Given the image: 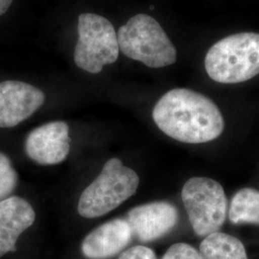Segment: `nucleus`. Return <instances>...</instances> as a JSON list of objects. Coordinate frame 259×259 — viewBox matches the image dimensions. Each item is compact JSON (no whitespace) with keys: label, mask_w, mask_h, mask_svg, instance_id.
<instances>
[{"label":"nucleus","mask_w":259,"mask_h":259,"mask_svg":"<svg viewBox=\"0 0 259 259\" xmlns=\"http://www.w3.org/2000/svg\"><path fill=\"white\" fill-rule=\"evenodd\" d=\"M153 119L168 137L189 144L212 141L225 128L217 105L204 94L188 89L165 93L153 110Z\"/></svg>","instance_id":"f257e3e1"},{"label":"nucleus","mask_w":259,"mask_h":259,"mask_svg":"<svg viewBox=\"0 0 259 259\" xmlns=\"http://www.w3.org/2000/svg\"><path fill=\"white\" fill-rule=\"evenodd\" d=\"M36 219V213L26 200L13 196L0 202V257L17 250L22 232Z\"/></svg>","instance_id":"9b49d317"},{"label":"nucleus","mask_w":259,"mask_h":259,"mask_svg":"<svg viewBox=\"0 0 259 259\" xmlns=\"http://www.w3.org/2000/svg\"><path fill=\"white\" fill-rule=\"evenodd\" d=\"M46 101L44 92L19 81L0 83V128H13L26 120Z\"/></svg>","instance_id":"0eeeda50"},{"label":"nucleus","mask_w":259,"mask_h":259,"mask_svg":"<svg viewBox=\"0 0 259 259\" xmlns=\"http://www.w3.org/2000/svg\"><path fill=\"white\" fill-rule=\"evenodd\" d=\"M132 238L127 220L115 218L89 233L82 243V251L89 259L111 258L124 250Z\"/></svg>","instance_id":"9d476101"},{"label":"nucleus","mask_w":259,"mask_h":259,"mask_svg":"<svg viewBox=\"0 0 259 259\" xmlns=\"http://www.w3.org/2000/svg\"><path fill=\"white\" fill-rule=\"evenodd\" d=\"M121 52L152 68L176 63L177 50L156 19L145 14L134 16L117 33Z\"/></svg>","instance_id":"7ed1b4c3"},{"label":"nucleus","mask_w":259,"mask_h":259,"mask_svg":"<svg viewBox=\"0 0 259 259\" xmlns=\"http://www.w3.org/2000/svg\"><path fill=\"white\" fill-rule=\"evenodd\" d=\"M69 150V128L64 121H54L37 127L28 135L25 141L28 157L41 165L63 162Z\"/></svg>","instance_id":"6e6552de"},{"label":"nucleus","mask_w":259,"mask_h":259,"mask_svg":"<svg viewBox=\"0 0 259 259\" xmlns=\"http://www.w3.org/2000/svg\"><path fill=\"white\" fill-rule=\"evenodd\" d=\"M229 218L232 224L259 225V191L245 187L232 198Z\"/></svg>","instance_id":"ddd939ff"},{"label":"nucleus","mask_w":259,"mask_h":259,"mask_svg":"<svg viewBox=\"0 0 259 259\" xmlns=\"http://www.w3.org/2000/svg\"><path fill=\"white\" fill-rule=\"evenodd\" d=\"M139 185V175L133 169L124 166L119 158H111L83 190L78 212L88 219L104 216L136 194Z\"/></svg>","instance_id":"20e7f679"},{"label":"nucleus","mask_w":259,"mask_h":259,"mask_svg":"<svg viewBox=\"0 0 259 259\" xmlns=\"http://www.w3.org/2000/svg\"><path fill=\"white\" fill-rule=\"evenodd\" d=\"M162 259H201L199 251L186 243H177L172 245Z\"/></svg>","instance_id":"2eb2a0df"},{"label":"nucleus","mask_w":259,"mask_h":259,"mask_svg":"<svg viewBox=\"0 0 259 259\" xmlns=\"http://www.w3.org/2000/svg\"><path fill=\"white\" fill-rule=\"evenodd\" d=\"M179 212L168 202H153L132 208L127 214L133 236L141 242L157 240L170 232L178 222Z\"/></svg>","instance_id":"1a4fd4ad"},{"label":"nucleus","mask_w":259,"mask_h":259,"mask_svg":"<svg viewBox=\"0 0 259 259\" xmlns=\"http://www.w3.org/2000/svg\"><path fill=\"white\" fill-rule=\"evenodd\" d=\"M199 253L201 259H248L243 243L224 232L205 236L200 245Z\"/></svg>","instance_id":"f8f14e48"},{"label":"nucleus","mask_w":259,"mask_h":259,"mask_svg":"<svg viewBox=\"0 0 259 259\" xmlns=\"http://www.w3.org/2000/svg\"><path fill=\"white\" fill-rule=\"evenodd\" d=\"M207 75L221 83L246 82L259 74V34L245 32L224 37L204 59Z\"/></svg>","instance_id":"f03ea898"},{"label":"nucleus","mask_w":259,"mask_h":259,"mask_svg":"<svg viewBox=\"0 0 259 259\" xmlns=\"http://www.w3.org/2000/svg\"><path fill=\"white\" fill-rule=\"evenodd\" d=\"M18 174L12 161L5 154L0 153V202L9 196L18 184Z\"/></svg>","instance_id":"4468645a"},{"label":"nucleus","mask_w":259,"mask_h":259,"mask_svg":"<svg viewBox=\"0 0 259 259\" xmlns=\"http://www.w3.org/2000/svg\"><path fill=\"white\" fill-rule=\"evenodd\" d=\"M78 34L74 50L75 64L78 67L97 74L104 65L117 61V34L110 20L96 14H81L78 18Z\"/></svg>","instance_id":"423d86ee"},{"label":"nucleus","mask_w":259,"mask_h":259,"mask_svg":"<svg viewBox=\"0 0 259 259\" xmlns=\"http://www.w3.org/2000/svg\"><path fill=\"white\" fill-rule=\"evenodd\" d=\"M118 259H157L156 253L148 247L136 246L121 253Z\"/></svg>","instance_id":"dca6fc26"},{"label":"nucleus","mask_w":259,"mask_h":259,"mask_svg":"<svg viewBox=\"0 0 259 259\" xmlns=\"http://www.w3.org/2000/svg\"><path fill=\"white\" fill-rule=\"evenodd\" d=\"M182 199L198 236L205 237L222 228L227 218L228 200L218 182L205 177L190 178L183 187Z\"/></svg>","instance_id":"39448f33"},{"label":"nucleus","mask_w":259,"mask_h":259,"mask_svg":"<svg viewBox=\"0 0 259 259\" xmlns=\"http://www.w3.org/2000/svg\"><path fill=\"white\" fill-rule=\"evenodd\" d=\"M12 2L13 0H0V16L4 15L9 10Z\"/></svg>","instance_id":"f3484780"}]
</instances>
